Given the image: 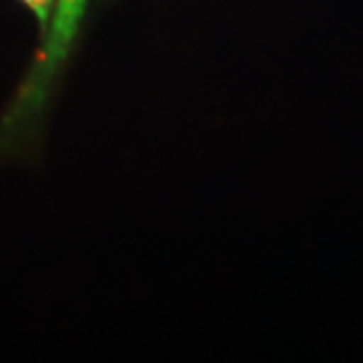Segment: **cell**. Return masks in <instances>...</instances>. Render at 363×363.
Instances as JSON below:
<instances>
[{
    "instance_id": "cell-1",
    "label": "cell",
    "mask_w": 363,
    "mask_h": 363,
    "mask_svg": "<svg viewBox=\"0 0 363 363\" xmlns=\"http://www.w3.org/2000/svg\"><path fill=\"white\" fill-rule=\"evenodd\" d=\"M88 0H56L51 29L29 74L0 118V158L16 152L39 123L51 98L54 81L69 56Z\"/></svg>"
},
{
    "instance_id": "cell-2",
    "label": "cell",
    "mask_w": 363,
    "mask_h": 363,
    "mask_svg": "<svg viewBox=\"0 0 363 363\" xmlns=\"http://www.w3.org/2000/svg\"><path fill=\"white\" fill-rule=\"evenodd\" d=\"M21 2L24 4L27 9H30L34 16L38 17L40 33L44 35L48 33V22H49V17H51L54 0H21Z\"/></svg>"
}]
</instances>
